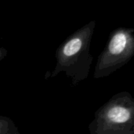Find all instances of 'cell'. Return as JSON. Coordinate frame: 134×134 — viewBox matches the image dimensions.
<instances>
[{
	"label": "cell",
	"mask_w": 134,
	"mask_h": 134,
	"mask_svg": "<svg viewBox=\"0 0 134 134\" xmlns=\"http://www.w3.org/2000/svg\"><path fill=\"white\" fill-rule=\"evenodd\" d=\"M4 134H21V133H20V132L17 127V128H15V129H12V130H10V131H9Z\"/></svg>",
	"instance_id": "obj_6"
},
{
	"label": "cell",
	"mask_w": 134,
	"mask_h": 134,
	"mask_svg": "<svg viewBox=\"0 0 134 134\" xmlns=\"http://www.w3.org/2000/svg\"><path fill=\"white\" fill-rule=\"evenodd\" d=\"M7 55V51L4 47H0V62Z\"/></svg>",
	"instance_id": "obj_5"
},
{
	"label": "cell",
	"mask_w": 134,
	"mask_h": 134,
	"mask_svg": "<svg viewBox=\"0 0 134 134\" xmlns=\"http://www.w3.org/2000/svg\"><path fill=\"white\" fill-rule=\"evenodd\" d=\"M89 134H134V98L128 92L114 95L94 114Z\"/></svg>",
	"instance_id": "obj_2"
},
{
	"label": "cell",
	"mask_w": 134,
	"mask_h": 134,
	"mask_svg": "<svg viewBox=\"0 0 134 134\" xmlns=\"http://www.w3.org/2000/svg\"><path fill=\"white\" fill-rule=\"evenodd\" d=\"M15 128L17 126L11 118L0 115V134H4Z\"/></svg>",
	"instance_id": "obj_4"
},
{
	"label": "cell",
	"mask_w": 134,
	"mask_h": 134,
	"mask_svg": "<svg viewBox=\"0 0 134 134\" xmlns=\"http://www.w3.org/2000/svg\"><path fill=\"white\" fill-rule=\"evenodd\" d=\"M134 55V36L125 29L114 32L98 58L93 77L103 78L110 76L127 64Z\"/></svg>",
	"instance_id": "obj_3"
},
{
	"label": "cell",
	"mask_w": 134,
	"mask_h": 134,
	"mask_svg": "<svg viewBox=\"0 0 134 134\" xmlns=\"http://www.w3.org/2000/svg\"><path fill=\"white\" fill-rule=\"evenodd\" d=\"M93 25H87L65 40L57 49L55 66L51 77L61 73L70 78L74 86L88 77L93 57L90 53V42Z\"/></svg>",
	"instance_id": "obj_1"
}]
</instances>
